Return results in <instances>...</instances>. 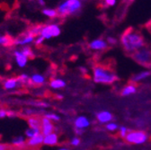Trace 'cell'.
Returning a JSON list of instances; mask_svg holds the SVG:
<instances>
[{
  "mask_svg": "<svg viewBox=\"0 0 151 150\" xmlns=\"http://www.w3.org/2000/svg\"><path fill=\"white\" fill-rule=\"evenodd\" d=\"M106 128L110 131H114L118 128V125L114 122H109L106 124Z\"/></svg>",
  "mask_w": 151,
  "mask_h": 150,
  "instance_id": "obj_26",
  "label": "cell"
},
{
  "mask_svg": "<svg viewBox=\"0 0 151 150\" xmlns=\"http://www.w3.org/2000/svg\"><path fill=\"white\" fill-rule=\"evenodd\" d=\"M150 76V72L149 71H143V72H140L137 75H135V76L131 78V81L132 82H139L141 80H144L146 79L147 78H148Z\"/></svg>",
  "mask_w": 151,
  "mask_h": 150,
  "instance_id": "obj_13",
  "label": "cell"
},
{
  "mask_svg": "<svg viewBox=\"0 0 151 150\" xmlns=\"http://www.w3.org/2000/svg\"><path fill=\"white\" fill-rule=\"evenodd\" d=\"M39 3L42 5V6H44L45 5V2L44 1H42V0H40V1H39Z\"/></svg>",
  "mask_w": 151,
  "mask_h": 150,
  "instance_id": "obj_39",
  "label": "cell"
},
{
  "mask_svg": "<svg viewBox=\"0 0 151 150\" xmlns=\"http://www.w3.org/2000/svg\"><path fill=\"white\" fill-rule=\"evenodd\" d=\"M22 53L25 56V57H32L33 56V53H32V51L31 50V49L30 48H24V50H23V51H22Z\"/></svg>",
  "mask_w": 151,
  "mask_h": 150,
  "instance_id": "obj_27",
  "label": "cell"
},
{
  "mask_svg": "<svg viewBox=\"0 0 151 150\" xmlns=\"http://www.w3.org/2000/svg\"><path fill=\"white\" fill-rule=\"evenodd\" d=\"M42 13L43 14L47 15L48 17H50V18H53L55 16H57V14H58V12H57L56 10L54 9H44L42 10Z\"/></svg>",
  "mask_w": 151,
  "mask_h": 150,
  "instance_id": "obj_24",
  "label": "cell"
},
{
  "mask_svg": "<svg viewBox=\"0 0 151 150\" xmlns=\"http://www.w3.org/2000/svg\"><path fill=\"white\" fill-rule=\"evenodd\" d=\"M43 143L45 145H49V146H53L58 143V135L56 133H51L50 135H47L44 137V140Z\"/></svg>",
  "mask_w": 151,
  "mask_h": 150,
  "instance_id": "obj_12",
  "label": "cell"
},
{
  "mask_svg": "<svg viewBox=\"0 0 151 150\" xmlns=\"http://www.w3.org/2000/svg\"><path fill=\"white\" fill-rule=\"evenodd\" d=\"M12 142L16 146H22L24 144L25 140H24V139L23 137H17V138H14Z\"/></svg>",
  "mask_w": 151,
  "mask_h": 150,
  "instance_id": "obj_25",
  "label": "cell"
},
{
  "mask_svg": "<svg viewBox=\"0 0 151 150\" xmlns=\"http://www.w3.org/2000/svg\"><path fill=\"white\" fill-rule=\"evenodd\" d=\"M41 130H42V134L45 136L50 135L51 133H53V129H54V126L51 123L50 120L47 119V118H43L42 120V126H41Z\"/></svg>",
  "mask_w": 151,
  "mask_h": 150,
  "instance_id": "obj_6",
  "label": "cell"
},
{
  "mask_svg": "<svg viewBox=\"0 0 151 150\" xmlns=\"http://www.w3.org/2000/svg\"><path fill=\"white\" fill-rule=\"evenodd\" d=\"M136 93V87L133 85H126L122 89V95H124V96L132 95V93Z\"/></svg>",
  "mask_w": 151,
  "mask_h": 150,
  "instance_id": "obj_16",
  "label": "cell"
},
{
  "mask_svg": "<svg viewBox=\"0 0 151 150\" xmlns=\"http://www.w3.org/2000/svg\"><path fill=\"white\" fill-rule=\"evenodd\" d=\"M107 42L108 43H111V44H115L117 42V40L115 38H113V37H108Z\"/></svg>",
  "mask_w": 151,
  "mask_h": 150,
  "instance_id": "obj_33",
  "label": "cell"
},
{
  "mask_svg": "<svg viewBox=\"0 0 151 150\" xmlns=\"http://www.w3.org/2000/svg\"><path fill=\"white\" fill-rule=\"evenodd\" d=\"M90 49L93 50H102L107 48V43L105 41L102 39H97V40H93L90 42L89 44Z\"/></svg>",
  "mask_w": 151,
  "mask_h": 150,
  "instance_id": "obj_7",
  "label": "cell"
},
{
  "mask_svg": "<svg viewBox=\"0 0 151 150\" xmlns=\"http://www.w3.org/2000/svg\"><path fill=\"white\" fill-rule=\"evenodd\" d=\"M60 150H68V148H60Z\"/></svg>",
  "mask_w": 151,
  "mask_h": 150,
  "instance_id": "obj_41",
  "label": "cell"
},
{
  "mask_svg": "<svg viewBox=\"0 0 151 150\" xmlns=\"http://www.w3.org/2000/svg\"><path fill=\"white\" fill-rule=\"evenodd\" d=\"M126 141L132 144H143L147 140V135L143 131H130L125 138Z\"/></svg>",
  "mask_w": 151,
  "mask_h": 150,
  "instance_id": "obj_5",
  "label": "cell"
},
{
  "mask_svg": "<svg viewBox=\"0 0 151 150\" xmlns=\"http://www.w3.org/2000/svg\"><path fill=\"white\" fill-rule=\"evenodd\" d=\"M117 80V76L109 68L96 66L93 67V81L100 84H112Z\"/></svg>",
  "mask_w": 151,
  "mask_h": 150,
  "instance_id": "obj_2",
  "label": "cell"
},
{
  "mask_svg": "<svg viewBox=\"0 0 151 150\" xmlns=\"http://www.w3.org/2000/svg\"><path fill=\"white\" fill-rule=\"evenodd\" d=\"M33 41V36L31 35V34H28L25 38L24 39H21V40H18L15 42V44H21V45H24V44H27V43H30Z\"/></svg>",
  "mask_w": 151,
  "mask_h": 150,
  "instance_id": "obj_20",
  "label": "cell"
},
{
  "mask_svg": "<svg viewBox=\"0 0 151 150\" xmlns=\"http://www.w3.org/2000/svg\"><path fill=\"white\" fill-rule=\"evenodd\" d=\"M40 134H42V130H41V128H28V129L25 131V135H26V137L29 138V139L34 138V137H36V136H38V135H40Z\"/></svg>",
  "mask_w": 151,
  "mask_h": 150,
  "instance_id": "obj_15",
  "label": "cell"
},
{
  "mask_svg": "<svg viewBox=\"0 0 151 150\" xmlns=\"http://www.w3.org/2000/svg\"><path fill=\"white\" fill-rule=\"evenodd\" d=\"M14 56H15V59H16V62L18 64L19 67H24L27 63V57L22 53V51H15L14 52Z\"/></svg>",
  "mask_w": 151,
  "mask_h": 150,
  "instance_id": "obj_11",
  "label": "cell"
},
{
  "mask_svg": "<svg viewBox=\"0 0 151 150\" xmlns=\"http://www.w3.org/2000/svg\"><path fill=\"white\" fill-rule=\"evenodd\" d=\"M43 140H44L43 135L40 134V135H38V136H36L34 138L29 139V140L27 141V146H32V147H35V146H40L41 144H42Z\"/></svg>",
  "mask_w": 151,
  "mask_h": 150,
  "instance_id": "obj_10",
  "label": "cell"
},
{
  "mask_svg": "<svg viewBox=\"0 0 151 150\" xmlns=\"http://www.w3.org/2000/svg\"><path fill=\"white\" fill-rule=\"evenodd\" d=\"M45 118L49 119V120H53V121H59L60 120V116L56 115V114H53V113H49V114H46L45 115Z\"/></svg>",
  "mask_w": 151,
  "mask_h": 150,
  "instance_id": "obj_29",
  "label": "cell"
},
{
  "mask_svg": "<svg viewBox=\"0 0 151 150\" xmlns=\"http://www.w3.org/2000/svg\"><path fill=\"white\" fill-rule=\"evenodd\" d=\"M84 132V130L83 129H78V128H76V133H77L78 135L79 134H82Z\"/></svg>",
  "mask_w": 151,
  "mask_h": 150,
  "instance_id": "obj_38",
  "label": "cell"
},
{
  "mask_svg": "<svg viewBox=\"0 0 151 150\" xmlns=\"http://www.w3.org/2000/svg\"><path fill=\"white\" fill-rule=\"evenodd\" d=\"M115 4H116L115 0H107V1H105V5L109 6H114Z\"/></svg>",
  "mask_w": 151,
  "mask_h": 150,
  "instance_id": "obj_34",
  "label": "cell"
},
{
  "mask_svg": "<svg viewBox=\"0 0 151 150\" xmlns=\"http://www.w3.org/2000/svg\"><path fill=\"white\" fill-rule=\"evenodd\" d=\"M32 80V83L33 84H36V85H41L42 83H44V78L42 76H41V75H33V76L31 78Z\"/></svg>",
  "mask_w": 151,
  "mask_h": 150,
  "instance_id": "obj_22",
  "label": "cell"
},
{
  "mask_svg": "<svg viewBox=\"0 0 151 150\" xmlns=\"http://www.w3.org/2000/svg\"><path fill=\"white\" fill-rule=\"evenodd\" d=\"M5 88L6 89H14L18 85V82H17V78H11V79H7L5 84Z\"/></svg>",
  "mask_w": 151,
  "mask_h": 150,
  "instance_id": "obj_18",
  "label": "cell"
},
{
  "mask_svg": "<svg viewBox=\"0 0 151 150\" xmlns=\"http://www.w3.org/2000/svg\"><path fill=\"white\" fill-rule=\"evenodd\" d=\"M10 39L6 36L4 37H0V44H3V45H8L10 43Z\"/></svg>",
  "mask_w": 151,
  "mask_h": 150,
  "instance_id": "obj_28",
  "label": "cell"
},
{
  "mask_svg": "<svg viewBox=\"0 0 151 150\" xmlns=\"http://www.w3.org/2000/svg\"><path fill=\"white\" fill-rule=\"evenodd\" d=\"M6 115H7V111H6L3 110V109H0V119L6 117Z\"/></svg>",
  "mask_w": 151,
  "mask_h": 150,
  "instance_id": "obj_35",
  "label": "cell"
},
{
  "mask_svg": "<svg viewBox=\"0 0 151 150\" xmlns=\"http://www.w3.org/2000/svg\"><path fill=\"white\" fill-rule=\"evenodd\" d=\"M49 28H50V33H51L52 37L59 36L60 34V29L59 25L50 24V25H49Z\"/></svg>",
  "mask_w": 151,
  "mask_h": 150,
  "instance_id": "obj_19",
  "label": "cell"
},
{
  "mask_svg": "<svg viewBox=\"0 0 151 150\" xmlns=\"http://www.w3.org/2000/svg\"><path fill=\"white\" fill-rule=\"evenodd\" d=\"M90 125V122L88 121L87 118L84 117V116H79L76 119L75 121V126H76V128H78V129H83L89 127Z\"/></svg>",
  "mask_w": 151,
  "mask_h": 150,
  "instance_id": "obj_8",
  "label": "cell"
},
{
  "mask_svg": "<svg viewBox=\"0 0 151 150\" xmlns=\"http://www.w3.org/2000/svg\"><path fill=\"white\" fill-rule=\"evenodd\" d=\"M79 144H80V139H78V138H74V139H72V140H71V145H72V146H78Z\"/></svg>",
  "mask_w": 151,
  "mask_h": 150,
  "instance_id": "obj_32",
  "label": "cell"
},
{
  "mask_svg": "<svg viewBox=\"0 0 151 150\" xmlns=\"http://www.w3.org/2000/svg\"><path fill=\"white\" fill-rule=\"evenodd\" d=\"M56 97H57V98H59V99H62V98H63V96H62L61 95H56Z\"/></svg>",
  "mask_w": 151,
  "mask_h": 150,
  "instance_id": "obj_40",
  "label": "cell"
},
{
  "mask_svg": "<svg viewBox=\"0 0 151 150\" xmlns=\"http://www.w3.org/2000/svg\"><path fill=\"white\" fill-rule=\"evenodd\" d=\"M8 146L4 145V144H0V150H8Z\"/></svg>",
  "mask_w": 151,
  "mask_h": 150,
  "instance_id": "obj_37",
  "label": "cell"
},
{
  "mask_svg": "<svg viewBox=\"0 0 151 150\" xmlns=\"http://www.w3.org/2000/svg\"><path fill=\"white\" fill-rule=\"evenodd\" d=\"M42 37H43L44 39H50L51 38V33H50V28H49V25L47 26H43L42 29V32H41V34H40Z\"/></svg>",
  "mask_w": 151,
  "mask_h": 150,
  "instance_id": "obj_21",
  "label": "cell"
},
{
  "mask_svg": "<svg viewBox=\"0 0 151 150\" xmlns=\"http://www.w3.org/2000/svg\"><path fill=\"white\" fill-rule=\"evenodd\" d=\"M97 120L101 122V123H109L111 120H112V115L111 112L106 111H100L97 113Z\"/></svg>",
  "mask_w": 151,
  "mask_h": 150,
  "instance_id": "obj_9",
  "label": "cell"
},
{
  "mask_svg": "<svg viewBox=\"0 0 151 150\" xmlns=\"http://www.w3.org/2000/svg\"><path fill=\"white\" fill-rule=\"evenodd\" d=\"M133 60L144 67H151V48L144 46L132 54Z\"/></svg>",
  "mask_w": 151,
  "mask_h": 150,
  "instance_id": "obj_4",
  "label": "cell"
},
{
  "mask_svg": "<svg viewBox=\"0 0 151 150\" xmlns=\"http://www.w3.org/2000/svg\"><path fill=\"white\" fill-rule=\"evenodd\" d=\"M127 134H128V128H126V127H121L120 128V135L122 137V138H126V136H127Z\"/></svg>",
  "mask_w": 151,
  "mask_h": 150,
  "instance_id": "obj_30",
  "label": "cell"
},
{
  "mask_svg": "<svg viewBox=\"0 0 151 150\" xmlns=\"http://www.w3.org/2000/svg\"><path fill=\"white\" fill-rule=\"evenodd\" d=\"M50 86L54 89H60L66 85V83L61 79H53L50 81Z\"/></svg>",
  "mask_w": 151,
  "mask_h": 150,
  "instance_id": "obj_17",
  "label": "cell"
},
{
  "mask_svg": "<svg viewBox=\"0 0 151 150\" xmlns=\"http://www.w3.org/2000/svg\"><path fill=\"white\" fill-rule=\"evenodd\" d=\"M28 124L30 128H41L42 126V121H40L39 118L36 117H30L28 119Z\"/></svg>",
  "mask_w": 151,
  "mask_h": 150,
  "instance_id": "obj_14",
  "label": "cell"
},
{
  "mask_svg": "<svg viewBox=\"0 0 151 150\" xmlns=\"http://www.w3.org/2000/svg\"><path fill=\"white\" fill-rule=\"evenodd\" d=\"M121 42L124 50L129 54H133L145 46V40L142 34L133 29H129L123 32Z\"/></svg>",
  "mask_w": 151,
  "mask_h": 150,
  "instance_id": "obj_1",
  "label": "cell"
},
{
  "mask_svg": "<svg viewBox=\"0 0 151 150\" xmlns=\"http://www.w3.org/2000/svg\"><path fill=\"white\" fill-rule=\"evenodd\" d=\"M43 41H44V38H43V37H42V36H40L39 38H38V39L36 40V45L42 44V43L43 42Z\"/></svg>",
  "mask_w": 151,
  "mask_h": 150,
  "instance_id": "obj_36",
  "label": "cell"
},
{
  "mask_svg": "<svg viewBox=\"0 0 151 150\" xmlns=\"http://www.w3.org/2000/svg\"><path fill=\"white\" fill-rule=\"evenodd\" d=\"M82 6V2L79 0H67L61 3L58 7V14L66 16L78 12Z\"/></svg>",
  "mask_w": 151,
  "mask_h": 150,
  "instance_id": "obj_3",
  "label": "cell"
},
{
  "mask_svg": "<svg viewBox=\"0 0 151 150\" xmlns=\"http://www.w3.org/2000/svg\"><path fill=\"white\" fill-rule=\"evenodd\" d=\"M31 104L40 106V107H48V103H43V102H36V103H31Z\"/></svg>",
  "mask_w": 151,
  "mask_h": 150,
  "instance_id": "obj_31",
  "label": "cell"
},
{
  "mask_svg": "<svg viewBox=\"0 0 151 150\" xmlns=\"http://www.w3.org/2000/svg\"><path fill=\"white\" fill-rule=\"evenodd\" d=\"M32 81V80H31ZM30 81V78L28 76H26V75H21L20 77H19L17 78V82H18V85H24V84H28L31 82Z\"/></svg>",
  "mask_w": 151,
  "mask_h": 150,
  "instance_id": "obj_23",
  "label": "cell"
}]
</instances>
